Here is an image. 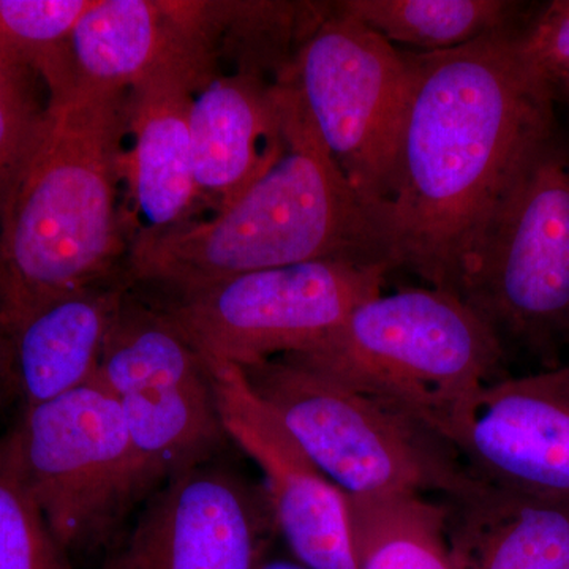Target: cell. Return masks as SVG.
I'll return each mask as SVG.
<instances>
[{"instance_id":"obj_1","label":"cell","mask_w":569,"mask_h":569,"mask_svg":"<svg viewBox=\"0 0 569 569\" xmlns=\"http://www.w3.org/2000/svg\"><path fill=\"white\" fill-rule=\"evenodd\" d=\"M520 29L456 50H406L410 97L377 219L396 269L427 287L458 295L479 231L557 122L556 103L520 54Z\"/></svg>"},{"instance_id":"obj_17","label":"cell","mask_w":569,"mask_h":569,"mask_svg":"<svg viewBox=\"0 0 569 569\" xmlns=\"http://www.w3.org/2000/svg\"><path fill=\"white\" fill-rule=\"evenodd\" d=\"M440 500L459 569H569V500L482 481L463 496Z\"/></svg>"},{"instance_id":"obj_24","label":"cell","mask_w":569,"mask_h":569,"mask_svg":"<svg viewBox=\"0 0 569 569\" xmlns=\"http://www.w3.org/2000/svg\"><path fill=\"white\" fill-rule=\"evenodd\" d=\"M518 44L556 107L569 103V0H553L531 11Z\"/></svg>"},{"instance_id":"obj_26","label":"cell","mask_w":569,"mask_h":569,"mask_svg":"<svg viewBox=\"0 0 569 569\" xmlns=\"http://www.w3.org/2000/svg\"><path fill=\"white\" fill-rule=\"evenodd\" d=\"M258 569H310L305 565L299 563L295 559H287V557H272L268 556L261 561L260 568Z\"/></svg>"},{"instance_id":"obj_16","label":"cell","mask_w":569,"mask_h":569,"mask_svg":"<svg viewBox=\"0 0 569 569\" xmlns=\"http://www.w3.org/2000/svg\"><path fill=\"white\" fill-rule=\"evenodd\" d=\"M126 298V282L110 277L51 299L6 326L10 389L21 410L50 402L97 377Z\"/></svg>"},{"instance_id":"obj_20","label":"cell","mask_w":569,"mask_h":569,"mask_svg":"<svg viewBox=\"0 0 569 569\" xmlns=\"http://www.w3.org/2000/svg\"><path fill=\"white\" fill-rule=\"evenodd\" d=\"M356 569H459L447 509L419 493L348 497Z\"/></svg>"},{"instance_id":"obj_25","label":"cell","mask_w":569,"mask_h":569,"mask_svg":"<svg viewBox=\"0 0 569 569\" xmlns=\"http://www.w3.org/2000/svg\"><path fill=\"white\" fill-rule=\"evenodd\" d=\"M10 389L9 336L0 321V392Z\"/></svg>"},{"instance_id":"obj_22","label":"cell","mask_w":569,"mask_h":569,"mask_svg":"<svg viewBox=\"0 0 569 569\" xmlns=\"http://www.w3.org/2000/svg\"><path fill=\"white\" fill-rule=\"evenodd\" d=\"M0 569H73L22 477L9 433L0 437Z\"/></svg>"},{"instance_id":"obj_28","label":"cell","mask_w":569,"mask_h":569,"mask_svg":"<svg viewBox=\"0 0 569 569\" xmlns=\"http://www.w3.org/2000/svg\"><path fill=\"white\" fill-rule=\"evenodd\" d=\"M565 107H567V108H568V110H569V103L565 104Z\"/></svg>"},{"instance_id":"obj_23","label":"cell","mask_w":569,"mask_h":569,"mask_svg":"<svg viewBox=\"0 0 569 569\" xmlns=\"http://www.w3.org/2000/svg\"><path fill=\"white\" fill-rule=\"evenodd\" d=\"M37 74L0 58V206L28 160L47 107L36 91Z\"/></svg>"},{"instance_id":"obj_8","label":"cell","mask_w":569,"mask_h":569,"mask_svg":"<svg viewBox=\"0 0 569 569\" xmlns=\"http://www.w3.org/2000/svg\"><path fill=\"white\" fill-rule=\"evenodd\" d=\"M279 82L377 216L395 182L411 88L407 52L337 13L331 2H318L316 20Z\"/></svg>"},{"instance_id":"obj_6","label":"cell","mask_w":569,"mask_h":569,"mask_svg":"<svg viewBox=\"0 0 569 569\" xmlns=\"http://www.w3.org/2000/svg\"><path fill=\"white\" fill-rule=\"evenodd\" d=\"M239 369L309 458L348 497L452 498L478 486L447 440L385 400L288 356Z\"/></svg>"},{"instance_id":"obj_15","label":"cell","mask_w":569,"mask_h":569,"mask_svg":"<svg viewBox=\"0 0 569 569\" xmlns=\"http://www.w3.org/2000/svg\"><path fill=\"white\" fill-rule=\"evenodd\" d=\"M194 174L201 200L216 212L233 203L284 148L277 82L238 71L216 77L190 107Z\"/></svg>"},{"instance_id":"obj_19","label":"cell","mask_w":569,"mask_h":569,"mask_svg":"<svg viewBox=\"0 0 569 569\" xmlns=\"http://www.w3.org/2000/svg\"><path fill=\"white\" fill-rule=\"evenodd\" d=\"M332 10L397 48L441 52L518 31L531 11L509 0H337Z\"/></svg>"},{"instance_id":"obj_4","label":"cell","mask_w":569,"mask_h":569,"mask_svg":"<svg viewBox=\"0 0 569 569\" xmlns=\"http://www.w3.org/2000/svg\"><path fill=\"white\" fill-rule=\"evenodd\" d=\"M282 356L400 408L443 440L485 388L507 377L496 332L436 287L373 296L323 342Z\"/></svg>"},{"instance_id":"obj_5","label":"cell","mask_w":569,"mask_h":569,"mask_svg":"<svg viewBox=\"0 0 569 569\" xmlns=\"http://www.w3.org/2000/svg\"><path fill=\"white\" fill-rule=\"evenodd\" d=\"M462 298L505 350L556 361L569 331V137L553 123L520 163L468 253Z\"/></svg>"},{"instance_id":"obj_18","label":"cell","mask_w":569,"mask_h":569,"mask_svg":"<svg viewBox=\"0 0 569 569\" xmlns=\"http://www.w3.org/2000/svg\"><path fill=\"white\" fill-rule=\"evenodd\" d=\"M194 92L178 82H149L129 92L132 148L123 156V179L141 233H163L189 223L200 201L194 174L190 107Z\"/></svg>"},{"instance_id":"obj_7","label":"cell","mask_w":569,"mask_h":569,"mask_svg":"<svg viewBox=\"0 0 569 569\" xmlns=\"http://www.w3.org/2000/svg\"><path fill=\"white\" fill-rule=\"evenodd\" d=\"M9 436L22 477L70 559L111 546L127 516L159 489L121 408L97 378L21 410Z\"/></svg>"},{"instance_id":"obj_12","label":"cell","mask_w":569,"mask_h":569,"mask_svg":"<svg viewBox=\"0 0 569 569\" xmlns=\"http://www.w3.org/2000/svg\"><path fill=\"white\" fill-rule=\"evenodd\" d=\"M208 365L224 432L260 468L277 535L291 559L310 569H356L346 493L309 458L238 366Z\"/></svg>"},{"instance_id":"obj_14","label":"cell","mask_w":569,"mask_h":569,"mask_svg":"<svg viewBox=\"0 0 569 569\" xmlns=\"http://www.w3.org/2000/svg\"><path fill=\"white\" fill-rule=\"evenodd\" d=\"M217 3L93 0L70 40L73 84L132 91L178 82L201 91L213 78Z\"/></svg>"},{"instance_id":"obj_11","label":"cell","mask_w":569,"mask_h":569,"mask_svg":"<svg viewBox=\"0 0 569 569\" xmlns=\"http://www.w3.org/2000/svg\"><path fill=\"white\" fill-rule=\"evenodd\" d=\"M276 537L263 486L211 459L153 490L102 569H258Z\"/></svg>"},{"instance_id":"obj_27","label":"cell","mask_w":569,"mask_h":569,"mask_svg":"<svg viewBox=\"0 0 569 569\" xmlns=\"http://www.w3.org/2000/svg\"><path fill=\"white\" fill-rule=\"evenodd\" d=\"M567 343H569V331H568V337H567Z\"/></svg>"},{"instance_id":"obj_21","label":"cell","mask_w":569,"mask_h":569,"mask_svg":"<svg viewBox=\"0 0 569 569\" xmlns=\"http://www.w3.org/2000/svg\"><path fill=\"white\" fill-rule=\"evenodd\" d=\"M93 0H0V58L31 70L50 97L73 88L70 40Z\"/></svg>"},{"instance_id":"obj_13","label":"cell","mask_w":569,"mask_h":569,"mask_svg":"<svg viewBox=\"0 0 569 569\" xmlns=\"http://www.w3.org/2000/svg\"><path fill=\"white\" fill-rule=\"evenodd\" d=\"M447 440L478 481L569 500V366L493 381Z\"/></svg>"},{"instance_id":"obj_3","label":"cell","mask_w":569,"mask_h":569,"mask_svg":"<svg viewBox=\"0 0 569 569\" xmlns=\"http://www.w3.org/2000/svg\"><path fill=\"white\" fill-rule=\"evenodd\" d=\"M279 88L284 134L279 159L212 219L138 234L129 257L132 280L181 295L320 260L396 271L376 213L329 156L290 89Z\"/></svg>"},{"instance_id":"obj_2","label":"cell","mask_w":569,"mask_h":569,"mask_svg":"<svg viewBox=\"0 0 569 569\" xmlns=\"http://www.w3.org/2000/svg\"><path fill=\"white\" fill-rule=\"evenodd\" d=\"M129 92L74 84L48 97L36 144L0 206L3 328L112 277L123 252L118 200Z\"/></svg>"},{"instance_id":"obj_9","label":"cell","mask_w":569,"mask_h":569,"mask_svg":"<svg viewBox=\"0 0 569 569\" xmlns=\"http://www.w3.org/2000/svg\"><path fill=\"white\" fill-rule=\"evenodd\" d=\"M388 274L380 266L310 261L173 295L160 310L204 359L242 367L323 342L383 293Z\"/></svg>"},{"instance_id":"obj_10","label":"cell","mask_w":569,"mask_h":569,"mask_svg":"<svg viewBox=\"0 0 569 569\" xmlns=\"http://www.w3.org/2000/svg\"><path fill=\"white\" fill-rule=\"evenodd\" d=\"M97 380L114 397L156 485L216 458L228 440L208 361L160 309L127 295Z\"/></svg>"}]
</instances>
